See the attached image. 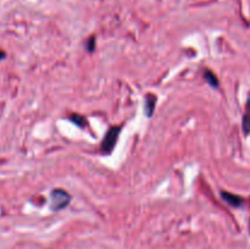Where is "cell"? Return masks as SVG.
<instances>
[{
    "mask_svg": "<svg viewBox=\"0 0 250 249\" xmlns=\"http://www.w3.org/2000/svg\"><path fill=\"white\" fill-rule=\"evenodd\" d=\"M204 80L211 85L212 88H217L219 87V80L217 77L215 76V73L210 70H205L204 71Z\"/></svg>",
    "mask_w": 250,
    "mask_h": 249,
    "instance_id": "5b68a950",
    "label": "cell"
},
{
    "mask_svg": "<svg viewBox=\"0 0 250 249\" xmlns=\"http://www.w3.org/2000/svg\"><path fill=\"white\" fill-rule=\"evenodd\" d=\"M156 98L155 94L153 93H149V94L146 95V106H144V111H146V116L150 117L153 115L154 110H155V104H156Z\"/></svg>",
    "mask_w": 250,
    "mask_h": 249,
    "instance_id": "277c9868",
    "label": "cell"
},
{
    "mask_svg": "<svg viewBox=\"0 0 250 249\" xmlns=\"http://www.w3.org/2000/svg\"><path fill=\"white\" fill-rule=\"evenodd\" d=\"M247 111L250 112V98H249V100H248V104H247Z\"/></svg>",
    "mask_w": 250,
    "mask_h": 249,
    "instance_id": "30bf717a",
    "label": "cell"
},
{
    "mask_svg": "<svg viewBox=\"0 0 250 249\" xmlns=\"http://www.w3.org/2000/svg\"><path fill=\"white\" fill-rule=\"evenodd\" d=\"M120 132H121V126L110 127L109 131H107L106 134H105L104 139H103L102 145H100V149H102L103 154H110L112 150H114L117 139H119Z\"/></svg>",
    "mask_w": 250,
    "mask_h": 249,
    "instance_id": "7a4b0ae2",
    "label": "cell"
},
{
    "mask_svg": "<svg viewBox=\"0 0 250 249\" xmlns=\"http://www.w3.org/2000/svg\"><path fill=\"white\" fill-rule=\"evenodd\" d=\"M94 46H95V39L92 37V38L88 41L87 46H85V48H87L89 51H93V50H94Z\"/></svg>",
    "mask_w": 250,
    "mask_h": 249,
    "instance_id": "ba28073f",
    "label": "cell"
},
{
    "mask_svg": "<svg viewBox=\"0 0 250 249\" xmlns=\"http://www.w3.org/2000/svg\"><path fill=\"white\" fill-rule=\"evenodd\" d=\"M243 131L246 134L250 133V112L246 111L243 117Z\"/></svg>",
    "mask_w": 250,
    "mask_h": 249,
    "instance_id": "52a82bcc",
    "label": "cell"
},
{
    "mask_svg": "<svg viewBox=\"0 0 250 249\" xmlns=\"http://www.w3.org/2000/svg\"><path fill=\"white\" fill-rule=\"evenodd\" d=\"M221 197L222 199H225V202L227 203L229 205L234 208H238L243 204V199H242L239 195L233 194V193H229V192H221Z\"/></svg>",
    "mask_w": 250,
    "mask_h": 249,
    "instance_id": "3957f363",
    "label": "cell"
},
{
    "mask_svg": "<svg viewBox=\"0 0 250 249\" xmlns=\"http://www.w3.org/2000/svg\"><path fill=\"white\" fill-rule=\"evenodd\" d=\"M2 59H5V51L0 49V61H1Z\"/></svg>",
    "mask_w": 250,
    "mask_h": 249,
    "instance_id": "9c48e42d",
    "label": "cell"
},
{
    "mask_svg": "<svg viewBox=\"0 0 250 249\" xmlns=\"http://www.w3.org/2000/svg\"><path fill=\"white\" fill-rule=\"evenodd\" d=\"M71 195L68 194L66 190L60 189H53L50 193V207L54 211H58V210L63 209V208L67 207L70 204Z\"/></svg>",
    "mask_w": 250,
    "mask_h": 249,
    "instance_id": "6da1fadb",
    "label": "cell"
},
{
    "mask_svg": "<svg viewBox=\"0 0 250 249\" xmlns=\"http://www.w3.org/2000/svg\"><path fill=\"white\" fill-rule=\"evenodd\" d=\"M70 120L73 122V124H77L78 127H81V128H84V127L88 124L87 119L80 114H72L70 116Z\"/></svg>",
    "mask_w": 250,
    "mask_h": 249,
    "instance_id": "8992f818",
    "label": "cell"
}]
</instances>
